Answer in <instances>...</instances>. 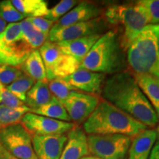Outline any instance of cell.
Wrapping results in <instances>:
<instances>
[{
  "label": "cell",
  "instance_id": "obj_14",
  "mask_svg": "<svg viewBox=\"0 0 159 159\" xmlns=\"http://www.w3.org/2000/svg\"><path fill=\"white\" fill-rule=\"evenodd\" d=\"M38 159H60L67 142V135H31Z\"/></svg>",
  "mask_w": 159,
  "mask_h": 159
},
{
  "label": "cell",
  "instance_id": "obj_28",
  "mask_svg": "<svg viewBox=\"0 0 159 159\" xmlns=\"http://www.w3.org/2000/svg\"><path fill=\"white\" fill-rule=\"evenodd\" d=\"M0 17L6 23H19L25 19V16L19 13L11 0H4L0 2Z\"/></svg>",
  "mask_w": 159,
  "mask_h": 159
},
{
  "label": "cell",
  "instance_id": "obj_8",
  "mask_svg": "<svg viewBox=\"0 0 159 159\" xmlns=\"http://www.w3.org/2000/svg\"><path fill=\"white\" fill-rule=\"evenodd\" d=\"M131 139L121 134L89 135V154L101 159H127Z\"/></svg>",
  "mask_w": 159,
  "mask_h": 159
},
{
  "label": "cell",
  "instance_id": "obj_19",
  "mask_svg": "<svg viewBox=\"0 0 159 159\" xmlns=\"http://www.w3.org/2000/svg\"><path fill=\"white\" fill-rule=\"evenodd\" d=\"M134 77L159 119V78L150 74L134 75Z\"/></svg>",
  "mask_w": 159,
  "mask_h": 159
},
{
  "label": "cell",
  "instance_id": "obj_13",
  "mask_svg": "<svg viewBox=\"0 0 159 159\" xmlns=\"http://www.w3.org/2000/svg\"><path fill=\"white\" fill-rule=\"evenodd\" d=\"M105 75L94 72L80 66L73 74L64 80L76 91H84L86 94L96 95L102 93L105 81Z\"/></svg>",
  "mask_w": 159,
  "mask_h": 159
},
{
  "label": "cell",
  "instance_id": "obj_7",
  "mask_svg": "<svg viewBox=\"0 0 159 159\" xmlns=\"http://www.w3.org/2000/svg\"><path fill=\"white\" fill-rule=\"evenodd\" d=\"M44 64L47 80L65 78L75 72L80 63L75 57L66 55L56 43L47 40L39 49Z\"/></svg>",
  "mask_w": 159,
  "mask_h": 159
},
{
  "label": "cell",
  "instance_id": "obj_34",
  "mask_svg": "<svg viewBox=\"0 0 159 159\" xmlns=\"http://www.w3.org/2000/svg\"><path fill=\"white\" fill-rule=\"evenodd\" d=\"M149 159H159V139L156 144L152 147Z\"/></svg>",
  "mask_w": 159,
  "mask_h": 159
},
{
  "label": "cell",
  "instance_id": "obj_23",
  "mask_svg": "<svg viewBox=\"0 0 159 159\" xmlns=\"http://www.w3.org/2000/svg\"><path fill=\"white\" fill-rule=\"evenodd\" d=\"M30 112L48 118L71 122L70 117L66 111L63 105L54 97H52L47 104L35 110H32Z\"/></svg>",
  "mask_w": 159,
  "mask_h": 159
},
{
  "label": "cell",
  "instance_id": "obj_33",
  "mask_svg": "<svg viewBox=\"0 0 159 159\" xmlns=\"http://www.w3.org/2000/svg\"><path fill=\"white\" fill-rule=\"evenodd\" d=\"M30 21L33 27L48 36L49 31L55 25L54 21L45 19L44 17H35V18H27Z\"/></svg>",
  "mask_w": 159,
  "mask_h": 159
},
{
  "label": "cell",
  "instance_id": "obj_26",
  "mask_svg": "<svg viewBox=\"0 0 159 159\" xmlns=\"http://www.w3.org/2000/svg\"><path fill=\"white\" fill-rule=\"evenodd\" d=\"M35 82L36 81L33 78L23 73L22 75L20 76L16 80L7 86V89L18 99L25 103L27 92L33 87Z\"/></svg>",
  "mask_w": 159,
  "mask_h": 159
},
{
  "label": "cell",
  "instance_id": "obj_4",
  "mask_svg": "<svg viewBox=\"0 0 159 159\" xmlns=\"http://www.w3.org/2000/svg\"><path fill=\"white\" fill-rule=\"evenodd\" d=\"M127 61L134 75L150 74L159 52V25H148L131 41Z\"/></svg>",
  "mask_w": 159,
  "mask_h": 159
},
{
  "label": "cell",
  "instance_id": "obj_31",
  "mask_svg": "<svg viewBox=\"0 0 159 159\" xmlns=\"http://www.w3.org/2000/svg\"><path fill=\"white\" fill-rule=\"evenodd\" d=\"M23 71L19 66L2 65L0 66V83L5 86H8L21 76Z\"/></svg>",
  "mask_w": 159,
  "mask_h": 159
},
{
  "label": "cell",
  "instance_id": "obj_20",
  "mask_svg": "<svg viewBox=\"0 0 159 159\" xmlns=\"http://www.w3.org/2000/svg\"><path fill=\"white\" fill-rule=\"evenodd\" d=\"M52 97L48 80H39L27 92L25 104L30 108V111L35 110L47 104Z\"/></svg>",
  "mask_w": 159,
  "mask_h": 159
},
{
  "label": "cell",
  "instance_id": "obj_10",
  "mask_svg": "<svg viewBox=\"0 0 159 159\" xmlns=\"http://www.w3.org/2000/svg\"><path fill=\"white\" fill-rule=\"evenodd\" d=\"M20 123L30 134L39 136L65 134L76 125L75 123L57 120L31 112L27 113Z\"/></svg>",
  "mask_w": 159,
  "mask_h": 159
},
{
  "label": "cell",
  "instance_id": "obj_37",
  "mask_svg": "<svg viewBox=\"0 0 159 159\" xmlns=\"http://www.w3.org/2000/svg\"><path fill=\"white\" fill-rule=\"evenodd\" d=\"M7 24L6 23L1 17H0V33H2V32L5 30L6 27H7Z\"/></svg>",
  "mask_w": 159,
  "mask_h": 159
},
{
  "label": "cell",
  "instance_id": "obj_35",
  "mask_svg": "<svg viewBox=\"0 0 159 159\" xmlns=\"http://www.w3.org/2000/svg\"><path fill=\"white\" fill-rule=\"evenodd\" d=\"M0 159H18L11 154H10L0 144Z\"/></svg>",
  "mask_w": 159,
  "mask_h": 159
},
{
  "label": "cell",
  "instance_id": "obj_6",
  "mask_svg": "<svg viewBox=\"0 0 159 159\" xmlns=\"http://www.w3.org/2000/svg\"><path fill=\"white\" fill-rule=\"evenodd\" d=\"M33 50L25 41L19 24H9L0 33V66H20Z\"/></svg>",
  "mask_w": 159,
  "mask_h": 159
},
{
  "label": "cell",
  "instance_id": "obj_24",
  "mask_svg": "<svg viewBox=\"0 0 159 159\" xmlns=\"http://www.w3.org/2000/svg\"><path fill=\"white\" fill-rule=\"evenodd\" d=\"M19 24L24 39L33 50L39 49L48 40V36L35 29L27 18Z\"/></svg>",
  "mask_w": 159,
  "mask_h": 159
},
{
  "label": "cell",
  "instance_id": "obj_17",
  "mask_svg": "<svg viewBox=\"0 0 159 159\" xmlns=\"http://www.w3.org/2000/svg\"><path fill=\"white\" fill-rule=\"evenodd\" d=\"M158 134L153 129H145L134 137L128 151V159H149Z\"/></svg>",
  "mask_w": 159,
  "mask_h": 159
},
{
  "label": "cell",
  "instance_id": "obj_25",
  "mask_svg": "<svg viewBox=\"0 0 159 159\" xmlns=\"http://www.w3.org/2000/svg\"><path fill=\"white\" fill-rule=\"evenodd\" d=\"M28 112H30V108L27 105L17 108H11L0 104V129L19 124L23 116Z\"/></svg>",
  "mask_w": 159,
  "mask_h": 159
},
{
  "label": "cell",
  "instance_id": "obj_29",
  "mask_svg": "<svg viewBox=\"0 0 159 159\" xmlns=\"http://www.w3.org/2000/svg\"><path fill=\"white\" fill-rule=\"evenodd\" d=\"M77 4H78V2L75 0H61L58 4L49 9L47 14L45 16L44 18L56 22L63 16L70 11Z\"/></svg>",
  "mask_w": 159,
  "mask_h": 159
},
{
  "label": "cell",
  "instance_id": "obj_9",
  "mask_svg": "<svg viewBox=\"0 0 159 159\" xmlns=\"http://www.w3.org/2000/svg\"><path fill=\"white\" fill-rule=\"evenodd\" d=\"M0 144L18 159H38L31 135L21 123L0 129Z\"/></svg>",
  "mask_w": 159,
  "mask_h": 159
},
{
  "label": "cell",
  "instance_id": "obj_5",
  "mask_svg": "<svg viewBox=\"0 0 159 159\" xmlns=\"http://www.w3.org/2000/svg\"><path fill=\"white\" fill-rule=\"evenodd\" d=\"M104 19L111 25L122 26L123 33L119 42L123 52L127 50L134 38L150 25L146 14L137 2L109 6L104 12Z\"/></svg>",
  "mask_w": 159,
  "mask_h": 159
},
{
  "label": "cell",
  "instance_id": "obj_22",
  "mask_svg": "<svg viewBox=\"0 0 159 159\" xmlns=\"http://www.w3.org/2000/svg\"><path fill=\"white\" fill-rule=\"evenodd\" d=\"M11 2L25 18L44 17L49 11L44 0H11Z\"/></svg>",
  "mask_w": 159,
  "mask_h": 159
},
{
  "label": "cell",
  "instance_id": "obj_16",
  "mask_svg": "<svg viewBox=\"0 0 159 159\" xmlns=\"http://www.w3.org/2000/svg\"><path fill=\"white\" fill-rule=\"evenodd\" d=\"M101 13L100 9L89 2L78 3L70 11L55 23L53 27H62L85 22L97 19Z\"/></svg>",
  "mask_w": 159,
  "mask_h": 159
},
{
  "label": "cell",
  "instance_id": "obj_38",
  "mask_svg": "<svg viewBox=\"0 0 159 159\" xmlns=\"http://www.w3.org/2000/svg\"><path fill=\"white\" fill-rule=\"evenodd\" d=\"M81 159H101V158H97V157H94V156H85V157H84V158H83Z\"/></svg>",
  "mask_w": 159,
  "mask_h": 159
},
{
  "label": "cell",
  "instance_id": "obj_3",
  "mask_svg": "<svg viewBox=\"0 0 159 159\" xmlns=\"http://www.w3.org/2000/svg\"><path fill=\"white\" fill-rule=\"evenodd\" d=\"M119 37L115 30H110L97 40L80 66L94 72L116 74L125 66Z\"/></svg>",
  "mask_w": 159,
  "mask_h": 159
},
{
  "label": "cell",
  "instance_id": "obj_21",
  "mask_svg": "<svg viewBox=\"0 0 159 159\" xmlns=\"http://www.w3.org/2000/svg\"><path fill=\"white\" fill-rule=\"evenodd\" d=\"M19 67L24 74L35 81L47 80L45 66L39 49L32 52Z\"/></svg>",
  "mask_w": 159,
  "mask_h": 159
},
{
  "label": "cell",
  "instance_id": "obj_11",
  "mask_svg": "<svg viewBox=\"0 0 159 159\" xmlns=\"http://www.w3.org/2000/svg\"><path fill=\"white\" fill-rule=\"evenodd\" d=\"M104 27V21L100 17L67 27H52L49 31L48 41L52 43H59L88 35L99 34V33L102 30Z\"/></svg>",
  "mask_w": 159,
  "mask_h": 159
},
{
  "label": "cell",
  "instance_id": "obj_30",
  "mask_svg": "<svg viewBox=\"0 0 159 159\" xmlns=\"http://www.w3.org/2000/svg\"><path fill=\"white\" fill-rule=\"evenodd\" d=\"M148 17L150 25H159V0L136 2Z\"/></svg>",
  "mask_w": 159,
  "mask_h": 159
},
{
  "label": "cell",
  "instance_id": "obj_15",
  "mask_svg": "<svg viewBox=\"0 0 159 159\" xmlns=\"http://www.w3.org/2000/svg\"><path fill=\"white\" fill-rule=\"evenodd\" d=\"M88 140L85 131L75 126L67 134V142L60 159H81L89 156Z\"/></svg>",
  "mask_w": 159,
  "mask_h": 159
},
{
  "label": "cell",
  "instance_id": "obj_1",
  "mask_svg": "<svg viewBox=\"0 0 159 159\" xmlns=\"http://www.w3.org/2000/svg\"><path fill=\"white\" fill-rule=\"evenodd\" d=\"M102 94L103 99L145 126L153 128L158 125L156 111L130 73L121 71L105 80Z\"/></svg>",
  "mask_w": 159,
  "mask_h": 159
},
{
  "label": "cell",
  "instance_id": "obj_32",
  "mask_svg": "<svg viewBox=\"0 0 159 159\" xmlns=\"http://www.w3.org/2000/svg\"><path fill=\"white\" fill-rule=\"evenodd\" d=\"M0 104H3L11 108H17L25 106L22 101L18 99L10 91L7 87L0 83Z\"/></svg>",
  "mask_w": 159,
  "mask_h": 159
},
{
  "label": "cell",
  "instance_id": "obj_39",
  "mask_svg": "<svg viewBox=\"0 0 159 159\" xmlns=\"http://www.w3.org/2000/svg\"><path fill=\"white\" fill-rule=\"evenodd\" d=\"M156 132H157V134H158V138H159V125L158 126V128H157V129H156Z\"/></svg>",
  "mask_w": 159,
  "mask_h": 159
},
{
  "label": "cell",
  "instance_id": "obj_36",
  "mask_svg": "<svg viewBox=\"0 0 159 159\" xmlns=\"http://www.w3.org/2000/svg\"><path fill=\"white\" fill-rule=\"evenodd\" d=\"M150 75H152V76L158 77L159 78V52L158 54V57H157L156 62L155 63L153 68H152V71H151Z\"/></svg>",
  "mask_w": 159,
  "mask_h": 159
},
{
  "label": "cell",
  "instance_id": "obj_2",
  "mask_svg": "<svg viewBox=\"0 0 159 159\" xmlns=\"http://www.w3.org/2000/svg\"><path fill=\"white\" fill-rule=\"evenodd\" d=\"M145 129L147 126L105 99L99 100L83 123V130L89 135L121 134L134 138Z\"/></svg>",
  "mask_w": 159,
  "mask_h": 159
},
{
  "label": "cell",
  "instance_id": "obj_27",
  "mask_svg": "<svg viewBox=\"0 0 159 159\" xmlns=\"http://www.w3.org/2000/svg\"><path fill=\"white\" fill-rule=\"evenodd\" d=\"M48 85L52 97L58 99L61 103L67 99L71 92L76 91L65 80L64 78H55L49 80Z\"/></svg>",
  "mask_w": 159,
  "mask_h": 159
},
{
  "label": "cell",
  "instance_id": "obj_12",
  "mask_svg": "<svg viewBox=\"0 0 159 159\" xmlns=\"http://www.w3.org/2000/svg\"><path fill=\"white\" fill-rule=\"evenodd\" d=\"M99 102L96 95L73 91L62 104L71 121L81 123L92 114Z\"/></svg>",
  "mask_w": 159,
  "mask_h": 159
},
{
  "label": "cell",
  "instance_id": "obj_18",
  "mask_svg": "<svg viewBox=\"0 0 159 159\" xmlns=\"http://www.w3.org/2000/svg\"><path fill=\"white\" fill-rule=\"evenodd\" d=\"M101 35L94 34L56 43L64 54L75 57L81 64L83 60Z\"/></svg>",
  "mask_w": 159,
  "mask_h": 159
}]
</instances>
